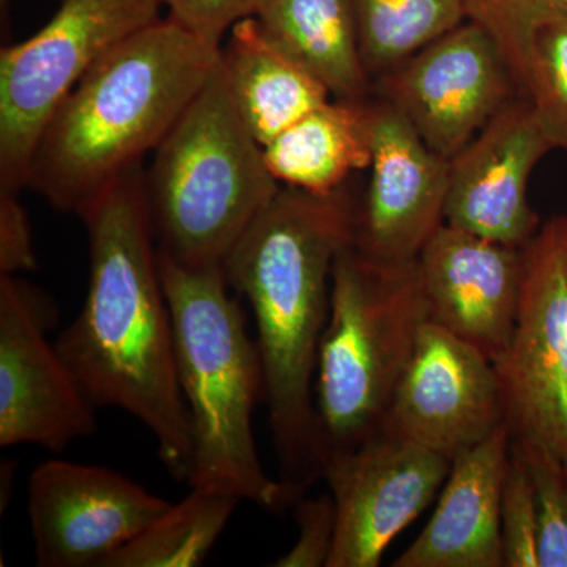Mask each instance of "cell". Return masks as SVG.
Masks as SVG:
<instances>
[{
  "mask_svg": "<svg viewBox=\"0 0 567 567\" xmlns=\"http://www.w3.org/2000/svg\"><path fill=\"white\" fill-rule=\"evenodd\" d=\"M80 216L91 278L80 316L55 347L92 405L117 406L140 420L169 475L188 480L192 429L142 164L115 178Z\"/></svg>",
  "mask_w": 567,
  "mask_h": 567,
  "instance_id": "1",
  "label": "cell"
},
{
  "mask_svg": "<svg viewBox=\"0 0 567 567\" xmlns=\"http://www.w3.org/2000/svg\"><path fill=\"white\" fill-rule=\"evenodd\" d=\"M353 207L346 186L331 196L281 186L223 265L256 319L279 480L297 499L323 476L312 386Z\"/></svg>",
  "mask_w": 567,
  "mask_h": 567,
  "instance_id": "2",
  "label": "cell"
},
{
  "mask_svg": "<svg viewBox=\"0 0 567 567\" xmlns=\"http://www.w3.org/2000/svg\"><path fill=\"white\" fill-rule=\"evenodd\" d=\"M219 48L169 17L115 48L52 115L25 188L81 215L162 144L218 65Z\"/></svg>",
  "mask_w": 567,
  "mask_h": 567,
  "instance_id": "3",
  "label": "cell"
},
{
  "mask_svg": "<svg viewBox=\"0 0 567 567\" xmlns=\"http://www.w3.org/2000/svg\"><path fill=\"white\" fill-rule=\"evenodd\" d=\"M173 319L178 382L192 429L189 486H219L267 511L298 502L265 472L252 412L265 394L259 349L223 267H188L158 251Z\"/></svg>",
  "mask_w": 567,
  "mask_h": 567,
  "instance_id": "4",
  "label": "cell"
},
{
  "mask_svg": "<svg viewBox=\"0 0 567 567\" xmlns=\"http://www.w3.org/2000/svg\"><path fill=\"white\" fill-rule=\"evenodd\" d=\"M215 66L145 173L158 251L188 267H223L281 189Z\"/></svg>",
  "mask_w": 567,
  "mask_h": 567,
  "instance_id": "5",
  "label": "cell"
},
{
  "mask_svg": "<svg viewBox=\"0 0 567 567\" xmlns=\"http://www.w3.org/2000/svg\"><path fill=\"white\" fill-rule=\"evenodd\" d=\"M427 320L417 260L379 264L350 244L339 251L316 372L322 470L328 454L352 450L382 432Z\"/></svg>",
  "mask_w": 567,
  "mask_h": 567,
  "instance_id": "6",
  "label": "cell"
},
{
  "mask_svg": "<svg viewBox=\"0 0 567 567\" xmlns=\"http://www.w3.org/2000/svg\"><path fill=\"white\" fill-rule=\"evenodd\" d=\"M163 0H62L31 39L0 52V192L21 194L52 115L115 48L162 20Z\"/></svg>",
  "mask_w": 567,
  "mask_h": 567,
  "instance_id": "7",
  "label": "cell"
},
{
  "mask_svg": "<svg viewBox=\"0 0 567 567\" xmlns=\"http://www.w3.org/2000/svg\"><path fill=\"white\" fill-rule=\"evenodd\" d=\"M494 364L514 442L543 446L567 466V212L522 248L516 328Z\"/></svg>",
  "mask_w": 567,
  "mask_h": 567,
  "instance_id": "8",
  "label": "cell"
},
{
  "mask_svg": "<svg viewBox=\"0 0 567 567\" xmlns=\"http://www.w3.org/2000/svg\"><path fill=\"white\" fill-rule=\"evenodd\" d=\"M372 95L401 112L447 162L496 112L524 96L494 40L470 21L377 78Z\"/></svg>",
  "mask_w": 567,
  "mask_h": 567,
  "instance_id": "9",
  "label": "cell"
},
{
  "mask_svg": "<svg viewBox=\"0 0 567 567\" xmlns=\"http://www.w3.org/2000/svg\"><path fill=\"white\" fill-rule=\"evenodd\" d=\"M54 308L18 276H0V446L62 453L96 429L95 406L47 331Z\"/></svg>",
  "mask_w": 567,
  "mask_h": 567,
  "instance_id": "10",
  "label": "cell"
},
{
  "mask_svg": "<svg viewBox=\"0 0 567 567\" xmlns=\"http://www.w3.org/2000/svg\"><path fill=\"white\" fill-rule=\"evenodd\" d=\"M451 461L388 434L323 462L336 506V537L327 567H377L386 548L442 491Z\"/></svg>",
  "mask_w": 567,
  "mask_h": 567,
  "instance_id": "11",
  "label": "cell"
},
{
  "mask_svg": "<svg viewBox=\"0 0 567 567\" xmlns=\"http://www.w3.org/2000/svg\"><path fill=\"white\" fill-rule=\"evenodd\" d=\"M505 425L494 361L427 320L388 406L383 434L416 443L453 462L458 453Z\"/></svg>",
  "mask_w": 567,
  "mask_h": 567,
  "instance_id": "12",
  "label": "cell"
},
{
  "mask_svg": "<svg viewBox=\"0 0 567 567\" xmlns=\"http://www.w3.org/2000/svg\"><path fill=\"white\" fill-rule=\"evenodd\" d=\"M364 106L371 181L354 203L350 245L374 262H413L445 224L450 162L385 100L369 96Z\"/></svg>",
  "mask_w": 567,
  "mask_h": 567,
  "instance_id": "13",
  "label": "cell"
},
{
  "mask_svg": "<svg viewBox=\"0 0 567 567\" xmlns=\"http://www.w3.org/2000/svg\"><path fill=\"white\" fill-rule=\"evenodd\" d=\"M173 503L106 466L43 462L29 480L40 567H104Z\"/></svg>",
  "mask_w": 567,
  "mask_h": 567,
  "instance_id": "14",
  "label": "cell"
},
{
  "mask_svg": "<svg viewBox=\"0 0 567 567\" xmlns=\"http://www.w3.org/2000/svg\"><path fill=\"white\" fill-rule=\"evenodd\" d=\"M555 147L527 96H517L450 159L445 224L524 248L539 230L529 178Z\"/></svg>",
  "mask_w": 567,
  "mask_h": 567,
  "instance_id": "15",
  "label": "cell"
},
{
  "mask_svg": "<svg viewBox=\"0 0 567 567\" xmlns=\"http://www.w3.org/2000/svg\"><path fill=\"white\" fill-rule=\"evenodd\" d=\"M416 260L429 320L495 361L516 328L522 248L442 224Z\"/></svg>",
  "mask_w": 567,
  "mask_h": 567,
  "instance_id": "16",
  "label": "cell"
},
{
  "mask_svg": "<svg viewBox=\"0 0 567 567\" xmlns=\"http://www.w3.org/2000/svg\"><path fill=\"white\" fill-rule=\"evenodd\" d=\"M511 445L505 425L453 458L435 513L394 567H505L502 492Z\"/></svg>",
  "mask_w": 567,
  "mask_h": 567,
  "instance_id": "17",
  "label": "cell"
},
{
  "mask_svg": "<svg viewBox=\"0 0 567 567\" xmlns=\"http://www.w3.org/2000/svg\"><path fill=\"white\" fill-rule=\"evenodd\" d=\"M226 37L219 69L235 110L262 147L330 102V91L268 39L256 17L238 21Z\"/></svg>",
  "mask_w": 567,
  "mask_h": 567,
  "instance_id": "18",
  "label": "cell"
},
{
  "mask_svg": "<svg viewBox=\"0 0 567 567\" xmlns=\"http://www.w3.org/2000/svg\"><path fill=\"white\" fill-rule=\"evenodd\" d=\"M256 18L268 39L336 100L364 102L372 95L352 0H265Z\"/></svg>",
  "mask_w": 567,
  "mask_h": 567,
  "instance_id": "19",
  "label": "cell"
},
{
  "mask_svg": "<svg viewBox=\"0 0 567 567\" xmlns=\"http://www.w3.org/2000/svg\"><path fill=\"white\" fill-rule=\"evenodd\" d=\"M365 102V100H364ZM364 102H330L264 145L268 171L282 186L331 196L371 164Z\"/></svg>",
  "mask_w": 567,
  "mask_h": 567,
  "instance_id": "20",
  "label": "cell"
},
{
  "mask_svg": "<svg viewBox=\"0 0 567 567\" xmlns=\"http://www.w3.org/2000/svg\"><path fill=\"white\" fill-rule=\"evenodd\" d=\"M241 502L224 487L194 486L104 567L200 566Z\"/></svg>",
  "mask_w": 567,
  "mask_h": 567,
  "instance_id": "21",
  "label": "cell"
},
{
  "mask_svg": "<svg viewBox=\"0 0 567 567\" xmlns=\"http://www.w3.org/2000/svg\"><path fill=\"white\" fill-rule=\"evenodd\" d=\"M352 7L372 82L466 21L464 0H352Z\"/></svg>",
  "mask_w": 567,
  "mask_h": 567,
  "instance_id": "22",
  "label": "cell"
},
{
  "mask_svg": "<svg viewBox=\"0 0 567 567\" xmlns=\"http://www.w3.org/2000/svg\"><path fill=\"white\" fill-rule=\"evenodd\" d=\"M466 21L480 25L527 93L533 35L544 22L567 18V0H464Z\"/></svg>",
  "mask_w": 567,
  "mask_h": 567,
  "instance_id": "23",
  "label": "cell"
},
{
  "mask_svg": "<svg viewBox=\"0 0 567 567\" xmlns=\"http://www.w3.org/2000/svg\"><path fill=\"white\" fill-rule=\"evenodd\" d=\"M555 151L567 156V18L544 22L533 35L527 93Z\"/></svg>",
  "mask_w": 567,
  "mask_h": 567,
  "instance_id": "24",
  "label": "cell"
},
{
  "mask_svg": "<svg viewBox=\"0 0 567 567\" xmlns=\"http://www.w3.org/2000/svg\"><path fill=\"white\" fill-rule=\"evenodd\" d=\"M505 567H539V502L535 477L516 442L511 445L502 492Z\"/></svg>",
  "mask_w": 567,
  "mask_h": 567,
  "instance_id": "25",
  "label": "cell"
},
{
  "mask_svg": "<svg viewBox=\"0 0 567 567\" xmlns=\"http://www.w3.org/2000/svg\"><path fill=\"white\" fill-rule=\"evenodd\" d=\"M516 443L527 458L536 483L539 567H567V466L543 446Z\"/></svg>",
  "mask_w": 567,
  "mask_h": 567,
  "instance_id": "26",
  "label": "cell"
},
{
  "mask_svg": "<svg viewBox=\"0 0 567 567\" xmlns=\"http://www.w3.org/2000/svg\"><path fill=\"white\" fill-rule=\"evenodd\" d=\"M298 537L275 567H327L336 537V506L331 494L319 498L301 496L295 503Z\"/></svg>",
  "mask_w": 567,
  "mask_h": 567,
  "instance_id": "27",
  "label": "cell"
},
{
  "mask_svg": "<svg viewBox=\"0 0 567 567\" xmlns=\"http://www.w3.org/2000/svg\"><path fill=\"white\" fill-rule=\"evenodd\" d=\"M169 18L200 39L221 47L238 21L256 17L265 0H163Z\"/></svg>",
  "mask_w": 567,
  "mask_h": 567,
  "instance_id": "28",
  "label": "cell"
},
{
  "mask_svg": "<svg viewBox=\"0 0 567 567\" xmlns=\"http://www.w3.org/2000/svg\"><path fill=\"white\" fill-rule=\"evenodd\" d=\"M37 270V254L28 213L20 194L0 192V276Z\"/></svg>",
  "mask_w": 567,
  "mask_h": 567,
  "instance_id": "29",
  "label": "cell"
},
{
  "mask_svg": "<svg viewBox=\"0 0 567 567\" xmlns=\"http://www.w3.org/2000/svg\"><path fill=\"white\" fill-rule=\"evenodd\" d=\"M10 0H0V3H2V9H6L7 6H9Z\"/></svg>",
  "mask_w": 567,
  "mask_h": 567,
  "instance_id": "30",
  "label": "cell"
}]
</instances>
